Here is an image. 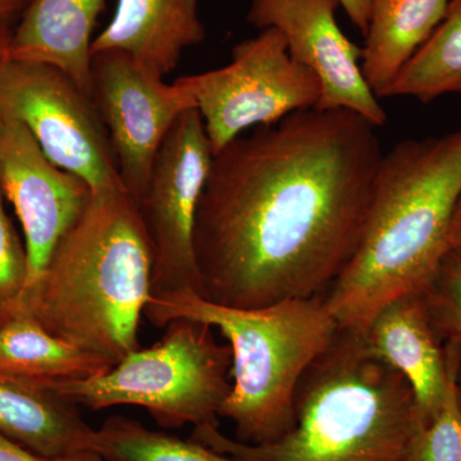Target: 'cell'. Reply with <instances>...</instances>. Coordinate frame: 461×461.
Segmentation results:
<instances>
[{"label":"cell","instance_id":"cell-3","mask_svg":"<svg viewBox=\"0 0 461 461\" xmlns=\"http://www.w3.org/2000/svg\"><path fill=\"white\" fill-rule=\"evenodd\" d=\"M153 257L138 208L115 190L91 196L23 297L51 335L120 363L139 345Z\"/></svg>","mask_w":461,"mask_h":461},{"label":"cell","instance_id":"cell-25","mask_svg":"<svg viewBox=\"0 0 461 461\" xmlns=\"http://www.w3.org/2000/svg\"><path fill=\"white\" fill-rule=\"evenodd\" d=\"M339 7L350 18L357 29L366 35L368 30L369 16H371L372 0H338Z\"/></svg>","mask_w":461,"mask_h":461},{"label":"cell","instance_id":"cell-13","mask_svg":"<svg viewBox=\"0 0 461 461\" xmlns=\"http://www.w3.org/2000/svg\"><path fill=\"white\" fill-rule=\"evenodd\" d=\"M363 335L369 351L409 382L417 429L426 426L444 402L459 346L442 345L421 293L406 294L382 306Z\"/></svg>","mask_w":461,"mask_h":461},{"label":"cell","instance_id":"cell-14","mask_svg":"<svg viewBox=\"0 0 461 461\" xmlns=\"http://www.w3.org/2000/svg\"><path fill=\"white\" fill-rule=\"evenodd\" d=\"M205 36L199 0H118L111 23L94 38L91 53L122 51L166 77Z\"/></svg>","mask_w":461,"mask_h":461},{"label":"cell","instance_id":"cell-12","mask_svg":"<svg viewBox=\"0 0 461 461\" xmlns=\"http://www.w3.org/2000/svg\"><path fill=\"white\" fill-rule=\"evenodd\" d=\"M339 7L338 0H251L247 21L259 32L278 30L291 58L317 76L315 108L346 109L378 129L387 113L364 77L362 50L336 20Z\"/></svg>","mask_w":461,"mask_h":461},{"label":"cell","instance_id":"cell-7","mask_svg":"<svg viewBox=\"0 0 461 461\" xmlns=\"http://www.w3.org/2000/svg\"><path fill=\"white\" fill-rule=\"evenodd\" d=\"M202 117L213 156L251 127L272 126L317 107L321 83L288 54L276 29L259 32L232 50L229 65L176 80Z\"/></svg>","mask_w":461,"mask_h":461},{"label":"cell","instance_id":"cell-1","mask_svg":"<svg viewBox=\"0 0 461 461\" xmlns=\"http://www.w3.org/2000/svg\"><path fill=\"white\" fill-rule=\"evenodd\" d=\"M377 127L305 109L215 154L194 229L200 296L264 308L323 296L353 258L381 166Z\"/></svg>","mask_w":461,"mask_h":461},{"label":"cell","instance_id":"cell-20","mask_svg":"<svg viewBox=\"0 0 461 461\" xmlns=\"http://www.w3.org/2000/svg\"><path fill=\"white\" fill-rule=\"evenodd\" d=\"M90 453L103 461H241L195 439H182L114 415L94 429Z\"/></svg>","mask_w":461,"mask_h":461},{"label":"cell","instance_id":"cell-28","mask_svg":"<svg viewBox=\"0 0 461 461\" xmlns=\"http://www.w3.org/2000/svg\"><path fill=\"white\" fill-rule=\"evenodd\" d=\"M14 29L9 26H0V68L9 59V45H11Z\"/></svg>","mask_w":461,"mask_h":461},{"label":"cell","instance_id":"cell-16","mask_svg":"<svg viewBox=\"0 0 461 461\" xmlns=\"http://www.w3.org/2000/svg\"><path fill=\"white\" fill-rule=\"evenodd\" d=\"M94 429L50 388L0 373V435L50 457L90 453Z\"/></svg>","mask_w":461,"mask_h":461},{"label":"cell","instance_id":"cell-5","mask_svg":"<svg viewBox=\"0 0 461 461\" xmlns=\"http://www.w3.org/2000/svg\"><path fill=\"white\" fill-rule=\"evenodd\" d=\"M144 317L160 329L189 320L220 330L232 359V386L220 417L233 424L238 441L250 445L268 444L294 429L300 379L339 330L323 296L238 309L184 291L151 296Z\"/></svg>","mask_w":461,"mask_h":461},{"label":"cell","instance_id":"cell-10","mask_svg":"<svg viewBox=\"0 0 461 461\" xmlns=\"http://www.w3.org/2000/svg\"><path fill=\"white\" fill-rule=\"evenodd\" d=\"M91 84V99L113 149L121 181L136 203L167 136L195 104L176 81L165 83V77L122 51L93 54Z\"/></svg>","mask_w":461,"mask_h":461},{"label":"cell","instance_id":"cell-22","mask_svg":"<svg viewBox=\"0 0 461 461\" xmlns=\"http://www.w3.org/2000/svg\"><path fill=\"white\" fill-rule=\"evenodd\" d=\"M430 320L444 342L461 348V253L448 250L429 284L420 291Z\"/></svg>","mask_w":461,"mask_h":461},{"label":"cell","instance_id":"cell-17","mask_svg":"<svg viewBox=\"0 0 461 461\" xmlns=\"http://www.w3.org/2000/svg\"><path fill=\"white\" fill-rule=\"evenodd\" d=\"M115 366L111 360L51 335L25 309L0 321V373L51 388L87 381Z\"/></svg>","mask_w":461,"mask_h":461},{"label":"cell","instance_id":"cell-6","mask_svg":"<svg viewBox=\"0 0 461 461\" xmlns=\"http://www.w3.org/2000/svg\"><path fill=\"white\" fill-rule=\"evenodd\" d=\"M165 329L157 344L132 351L104 375L50 390L93 411L139 406L163 429L218 426L232 386L230 346L199 321L175 320Z\"/></svg>","mask_w":461,"mask_h":461},{"label":"cell","instance_id":"cell-23","mask_svg":"<svg viewBox=\"0 0 461 461\" xmlns=\"http://www.w3.org/2000/svg\"><path fill=\"white\" fill-rule=\"evenodd\" d=\"M29 262L25 242L18 236L0 190V321L23 309Z\"/></svg>","mask_w":461,"mask_h":461},{"label":"cell","instance_id":"cell-9","mask_svg":"<svg viewBox=\"0 0 461 461\" xmlns=\"http://www.w3.org/2000/svg\"><path fill=\"white\" fill-rule=\"evenodd\" d=\"M213 157L196 108L182 115L158 151L135 203L153 257L151 296L184 291L200 295L194 229Z\"/></svg>","mask_w":461,"mask_h":461},{"label":"cell","instance_id":"cell-15","mask_svg":"<svg viewBox=\"0 0 461 461\" xmlns=\"http://www.w3.org/2000/svg\"><path fill=\"white\" fill-rule=\"evenodd\" d=\"M105 2L32 0L12 33L9 59L60 69L91 98L93 32Z\"/></svg>","mask_w":461,"mask_h":461},{"label":"cell","instance_id":"cell-26","mask_svg":"<svg viewBox=\"0 0 461 461\" xmlns=\"http://www.w3.org/2000/svg\"><path fill=\"white\" fill-rule=\"evenodd\" d=\"M32 0H0V26L12 27L17 17L23 16Z\"/></svg>","mask_w":461,"mask_h":461},{"label":"cell","instance_id":"cell-8","mask_svg":"<svg viewBox=\"0 0 461 461\" xmlns=\"http://www.w3.org/2000/svg\"><path fill=\"white\" fill-rule=\"evenodd\" d=\"M0 107L25 124L51 163L84 181L93 195L124 190L93 100L65 72L8 59L0 68Z\"/></svg>","mask_w":461,"mask_h":461},{"label":"cell","instance_id":"cell-11","mask_svg":"<svg viewBox=\"0 0 461 461\" xmlns=\"http://www.w3.org/2000/svg\"><path fill=\"white\" fill-rule=\"evenodd\" d=\"M0 190L23 227L29 290L58 242L84 214L93 194L80 178L51 163L25 124L2 107Z\"/></svg>","mask_w":461,"mask_h":461},{"label":"cell","instance_id":"cell-4","mask_svg":"<svg viewBox=\"0 0 461 461\" xmlns=\"http://www.w3.org/2000/svg\"><path fill=\"white\" fill-rule=\"evenodd\" d=\"M415 429L409 382L369 351L363 333L339 329L300 379L286 435L250 445L209 424L190 438L241 461H409Z\"/></svg>","mask_w":461,"mask_h":461},{"label":"cell","instance_id":"cell-27","mask_svg":"<svg viewBox=\"0 0 461 461\" xmlns=\"http://www.w3.org/2000/svg\"><path fill=\"white\" fill-rule=\"evenodd\" d=\"M448 249L461 253V195L455 206L450 232H448Z\"/></svg>","mask_w":461,"mask_h":461},{"label":"cell","instance_id":"cell-24","mask_svg":"<svg viewBox=\"0 0 461 461\" xmlns=\"http://www.w3.org/2000/svg\"><path fill=\"white\" fill-rule=\"evenodd\" d=\"M0 461H103L95 454L84 453L72 456L50 457L33 453L29 448L0 435Z\"/></svg>","mask_w":461,"mask_h":461},{"label":"cell","instance_id":"cell-29","mask_svg":"<svg viewBox=\"0 0 461 461\" xmlns=\"http://www.w3.org/2000/svg\"><path fill=\"white\" fill-rule=\"evenodd\" d=\"M457 386H459L460 395H461V357L459 364V372H457Z\"/></svg>","mask_w":461,"mask_h":461},{"label":"cell","instance_id":"cell-18","mask_svg":"<svg viewBox=\"0 0 461 461\" xmlns=\"http://www.w3.org/2000/svg\"><path fill=\"white\" fill-rule=\"evenodd\" d=\"M447 5L448 0H372L362 69L379 99L429 41Z\"/></svg>","mask_w":461,"mask_h":461},{"label":"cell","instance_id":"cell-21","mask_svg":"<svg viewBox=\"0 0 461 461\" xmlns=\"http://www.w3.org/2000/svg\"><path fill=\"white\" fill-rule=\"evenodd\" d=\"M460 357L459 346L444 402L429 423L415 429L409 445V461H461V395L457 386Z\"/></svg>","mask_w":461,"mask_h":461},{"label":"cell","instance_id":"cell-19","mask_svg":"<svg viewBox=\"0 0 461 461\" xmlns=\"http://www.w3.org/2000/svg\"><path fill=\"white\" fill-rule=\"evenodd\" d=\"M461 93V0H448L445 16L411 57L384 98L411 96L421 103Z\"/></svg>","mask_w":461,"mask_h":461},{"label":"cell","instance_id":"cell-2","mask_svg":"<svg viewBox=\"0 0 461 461\" xmlns=\"http://www.w3.org/2000/svg\"><path fill=\"white\" fill-rule=\"evenodd\" d=\"M461 195V129L384 154L359 245L324 294L339 329L364 333L382 306L429 284Z\"/></svg>","mask_w":461,"mask_h":461}]
</instances>
